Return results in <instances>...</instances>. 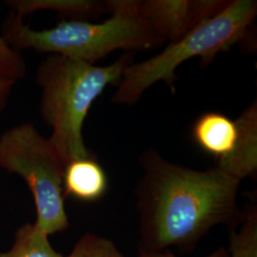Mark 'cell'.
I'll use <instances>...</instances> for the list:
<instances>
[{"label":"cell","instance_id":"cell-1","mask_svg":"<svg viewBox=\"0 0 257 257\" xmlns=\"http://www.w3.org/2000/svg\"><path fill=\"white\" fill-rule=\"evenodd\" d=\"M140 163L144 173L136 191L138 251L191 250L213 227L242 219L240 181L216 167L193 170L168 161L155 150L146 151Z\"/></svg>","mask_w":257,"mask_h":257},{"label":"cell","instance_id":"cell-2","mask_svg":"<svg viewBox=\"0 0 257 257\" xmlns=\"http://www.w3.org/2000/svg\"><path fill=\"white\" fill-rule=\"evenodd\" d=\"M132 63L128 54L106 67L50 55L38 66L40 114L53 130L49 140L66 165L92 156L83 139L84 120L93 101L108 85H118Z\"/></svg>","mask_w":257,"mask_h":257},{"label":"cell","instance_id":"cell-10","mask_svg":"<svg viewBox=\"0 0 257 257\" xmlns=\"http://www.w3.org/2000/svg\"><path fill=\"white\" fill-rule=\"evenodd\" d=\"M14 14L23 19L40 10H52L72 18L91 17L103 12H110V1L92 0H10L5 2Z\"/></svg>","mask_w":257,"mask_h":257},{"label":"cell","instance_id":"cell-12","mask_svg":"<svg viewBox=\"0 0 257 257\" xmlns=\"http://www.w3.org/2000/svg\"><path fill=\"white\" fill-rule=\"evenodd\" d=\"M240 227L230 233L229 257H257V208L250 204L243 211Z\"/></svg>","mask_w":257,"mask_h":257},{"label":"cell","instance_id":"cell-14","mask_svg":"<svg viewBox=\"0 0 257 257\" xmlns=\"http://www.w3.org/2000/svg\"><path fill=\"white\" fill-rule=\"evenodd\" d=\"M0 74L16 82L24 78L26 74L23 56L10 46L2 35H0Z\"/></svg>","mask_w":257,"mask_h":257},{"label":"cell","instance_id":"cell-13","mask_svg":"<svg viewBox=\"0 0 257 257\" xmlns=\"http://www.w3.org/2000/svg\"><path fill=\"white\" fill-rule=\"evenodd\" d=\"M66 257H127L110 239L95 233H85Z\"/></svg>","mask_w":257,"mask_h":257},{"label":"cell","instance_id":"cell-15","mask_svg":"<svg viewBox=\"0 0 257 257\" xmlns=\"http://www.w3.org/2000/svg\"><path fill=\"white\" fill-rule=\"evenodd\" d=\"M16 83L15 80H12L0 74V114L7 106L10 94Z\"/></svg>","mask_w":257,"mask_h":257},{"label":"cell","instance_id":"cell-9","mask_svg":"<svg viewBox=\"0 0 257 257\" xmlns=\"http://www.w3.org/2000/svg\"><path fill=\"white\" fill-rule=\"evenodd\" d=\"M192 137L198 147L217 161L232 151L237 137L236 123L219 112H206L194 122Z\"/></svg>","mask_w":257,"mask_h":257},{"label":"cell","instance_id":"cell-6","mask_svg":"<svg viewBox=\"0 0 257 257\" xmlns=\"http://www.w3.org/2000/svg\"><path fill=\"white\" fill-rule=\"evenodd\" d=\"M229 1L147 0L139 1V11L163 42L174 43L215 17Z\"/></svg>","mask_w":257,"mask_h":257},{"label":"cell","instance_id":"cell-8","mask_svg":"<svg viewBox=\"0 0 257 257\" xmlns=\"http://www.w3.org/2000/svg\"><path fill=\"white\" fill-rule=\"evenodd\" d=\"M107 188V175L93 156L71 161L65 167L64 196L70 195L83 202H93L101 198Z\"/></svg>","mask_w":257,"mask_h":257},{"label":"cell","instance_id":"cell-7","mask_svg":"<svg viewBox=\"0 0 257 257\" xmlns=\"http://www.w3.org/2000/svg\"><path fill=\"white\" fill-rule=\"evenodd\" d=\"M237 137L230 154L216 161V168L241 181L257 170V103L252 102L235 120Z\"/></svg>","mask_w":257,"mask_h":257},{"label":"cell","instance_id":"cell-4","mask_svg":"<svg viewBox=\"0 0 257 257\" xmlns=\"http://www.w3.org/2000/svg\"><path fill=\"white\" fill-rule=\"evenodd\" d=\"M256 15V1H229L215 17L178 41L169 43L159 55L128 66L111 101L133 105L152 85L160 81L173 88L175 71L180 65L195 56L201 57V64H210L219 53L230 50L246 37Z\"/></svg>","mask_w":257,"mask_h":257},{"label":"cell","instance_id":"cell-5","mask_svg":"<svg viewBox=\"0 0 257 257\" xmlns=\"http://www.w3.org/2000/svg\"><path fill=\"white\" fill-rule=\"evenodd\" d=\"M0 167L27 184L35 199V224L39 230L51 235L69 227L63 191L66 164L33 123L14 126L0 136Z\"/></svg>","mask_w":257,"mask_h":257},{"label":"cell","instance_id":"cell-11","mask_svg":"<svg viewBox=\"0 0 257 257\" xmlns=\"http://www.w3.org/2000/svg\"><path fill=\"white\" fill-rule=\"evenodd\" d=\"M0 257H64L56 251L49 241V235L39 230L35 223H25L16 231L9 250Z\"/></svg>","mask_w":257,"mask_h":257},{"label":"cell","instance_id":"cell-16","mask_svg":"<svg viewBox=\"0 0 257 257\" xmlns=\"http://www.w3.org/2000/svg\"><path fill=\"white\" fill-rule=\"evenodd\" d=\"M138 257H177L175 254L166 249L163 251H159V252H142V251H138ZM205 257H229V252L225 248H217L216 250H214L212 253L207 255Z\"/></svg>","mask_w":257,"mask_h":257},{"label":"cell","instance_id":"cell-3","mask_svg":"<svg viewBox=\"0 0 257 257\" xmlns=\"http://www.w3.org/2000/svg\"><path fill=\"white\" fill-rule=\"evenodd\" d=\"M138 3L110 1V17L102 23L71 19L44 31L31 29L12 13L2 36L18 52L30 49L93 64L115 50H148L163 42L140 14Z\"/></svg>","mask_w":257,"mask_h":257}]
</instances>
